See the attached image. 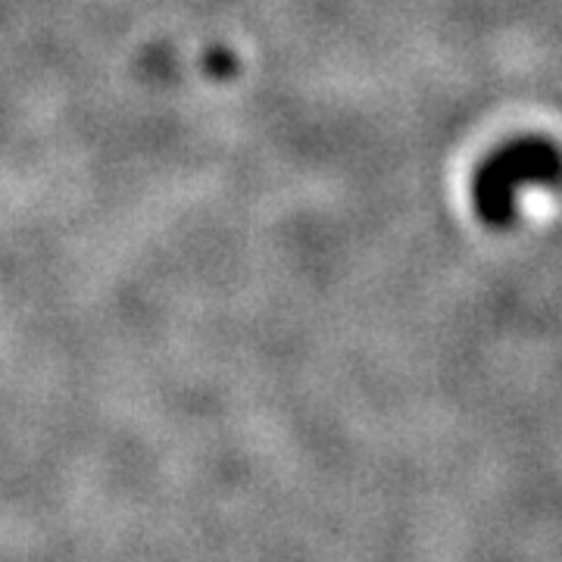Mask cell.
<instances>
[{"label":"cell","mask_w":562,"mask_h":562,"mask_svg":"<svg viewBox=\"0 0 562 562\" xmlns=\"http://www.w3.org/2000/svg\"><path fill=\"white\" fill-rule=\"evenodd\" d=\"M560 176V154L547 138L525 135L497 147L479 166L472 181L475 213L491 228H506L516 220V194L525 181L553 184Z\"/></svg>","instance_id":"cell-1"}]
</instances>
